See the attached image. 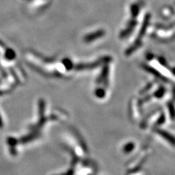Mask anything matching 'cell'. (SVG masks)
<instances>
[{
  "label": "cell",
  "mask_w": 175,
  "mask_h": 175,
  "mask_svg": "<svg viewBox=\"0 0 175 175\" xmlns=\"http://www.w3.org/2000/svg\"><path fill=\"white\" fill-rule=\"evenodd\" d=\"M165 92H166V89H165V88L161 87L160 88H158V89L156 91H155V94H154V96L156 98L160 99V98H162L163 96H164Z\"/></svg>",
  "instance_id": "cell-5"
},
{
  "label": "cell",
  "mask_w": 175,
  "mask_h": 175,
  "mask_svg": "<svg viewBox=\"0 0 175 175\" xmlns=\"http://www.w3.org/2000/svg\"><path fill=\"white\" fill-rule=\"evenodd\" d=\"M105 91H104L103 88H98V89H96V91H95V94H96V96H97L98 98H99V99L104 98V96H105Z\"/></svg>",
  "instance_id": "cell-7"
},
{
  "label": "cell",
  "mask_w": 175,
  "mask_h": 175,
  "mask_svg": "<svg viewBox=\"0 0 175 175\" xmlns=\"http://www.w3.org/2000/svg\"><path fill=\"white\" fill-rule=\"evenodd\" d=\"M63 63H64V65L65 66V67L67 69H70L72 68V66H73L72 63V61H70V60L67 59V58H66V59L64 60Z\"/></svg>",
  "instance_id": "cell-8"
},
{
  "label": "cell",
  "mask_w": 175,
  "mask_h": 175,
  "mask_svg": "<svg viewBox=\"0 0 175 175\" xmlns=\"http://www.w3.org/2000/svg\"><path fill=\"white\" fill-rule=\"evenodd\" d=\"M172 73H173V75H174L175 76V67L172 69Z\"/></svg>",
  "instance_id": "cell-10"
},
{
  "label": "cell",
  "mask_w": 175,
  "mask_h": 175,
  "mask_svg": "<svg viewBox=\"0 0 175 175\" xmlns=\"http://www.w3.org/2000/svg\"><path fill=\"white\" fill-rule=\"evenodd\" d=\"M143 67L145 70H147L148 72H150V74H153V75H155V77H156V78H159V79L163 80H165V78H163V76H162V75H161V73L158 72V70L155 69L154 68L151 67V66H148V65H144Z\"/></svg>",
  "instance_id": "cell-2"
},
{
  "label": "cell",
  "mask_w": 175,
  "mask_h": 175,
  "mask_svg": "<svg viewBox=\"0 0 175 175\" xmlns=\"http://www.w3.org/2000/svg\"><path fill=\"white\" fill-rule=\"evenodd\" d=\"M165 120H166V117H165V114H162L159 117V118H158V120H157L156 125H158V126L162 125V124H163V123H164Z\"/></svg>",
  "instance_id": "cell-9"
},
{
  "label": "cell",
  "mask_w": 175,
  "mask_h": 175,
  "mask_svg": "<svg viewBox=\"0 0 175 175\" xmlns=\"http://www.w3.org/2000/svg\"><path fill=\"white\" fill-rule=\"evenodd\" d=\"M134 144L132 143V142H129V143H127L126 145L124 146L123 148V151L125 152L126 153H129L132 151V150L134 149Z\"/></svg>",
  "instance_id": "cell-6"
},
{
  "label": "cell",
  "mask_w": 175,
  "mask_h": 175,
  "mask_svg": "<svg viewBox=\"0 0 175 175\" xmlns=\"http://www.w3.org/2000/svg\"><path fill=\"white\" fill-rule=\"evenodd\" d=\"M101 35H102V33H101V32H98L95 34H91V35L87 36V37L85 38V40H86V42H92L93 40H96V39L100 37Z\"/></svg>",
  "instance_id": "cell-3"
},
{
  "label": "cell",
  "mask_w": 175,
  "mask_h": 175,
  "mask_svg": "<svg viewBox=\"0 0 175 175\" xmlns=\"http://www.w3.org/2000/svg\"><path fill=\"white\" fill-rule=\"evenodd\" d=\"M157 133L162 138L165 139L168 142H169L171 145H172L173 146L175 147V137L173 135H171V134L168 133V132L164 130H161V129H158L157 131Z\"/></svg>",
  "instance_id": "cell-1"
},
{
  "label": "cell",
  "mask_w": 175,
  "mask_h": 175,
  "mask_svg": "<svg viewBox=\"0 0 175 175\" xmlns=\"http://www.w3.org/2000/svg\"><path fill=\"white\" fill-rule=\"evenodd\" d=\"M168 112H169L170 117L171 119H175V107L174 104L171 102H169L168 104Z\"/></svg>",
  "instance_id": "cell-4"
}]
</instances>
